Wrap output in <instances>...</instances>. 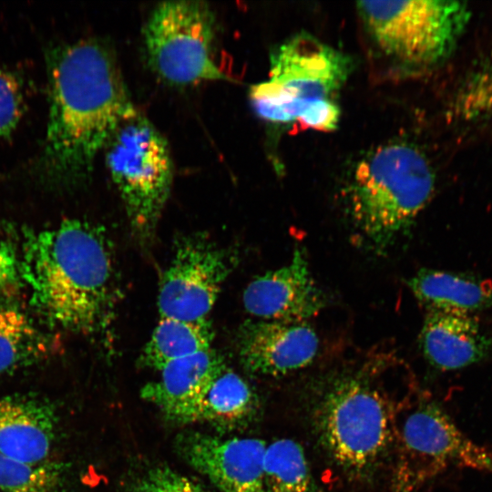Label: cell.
Wrapping results in <instances>:
<instances>
[{"instance_id": "cell-1", "label": "cell", "mask_w": 492, "mask_h": 492, "mask_svg": "<svg viewBox=\"0 0 492 492\" xmlns=\"http://www.w3.org/2000/svg\"><path fill=\"white\" fill-rule=\"evenodd\" d=\"M49 110L33 171L45 186L70 190L90 176L119 125L138 110L109 51L95 39L46 52Z\"/></svg>"}, {"instance_id": "cell-2", "label": "cell", "mask_w": 492, "mask_h": 492, "mask_svg": "<svg viewBox=\"0 0 492 492\" xmlns=\"http://www.w3.org/2000/svg\"><path fill=\"white\" fill-rule=\"evenodd\" d=\"M19 261L32 305L51 324L90 333L109 323L120 292L102 228L73 219L29 232Z\"/></svg>"}, {"instance_id": "cell-3", "label": "cell", "mask_w": 492, "mask_h": 492, "mask_svg": "<svg viewBox=\"0 0 492 492\" xmlns=\"http://www.w3.org/2000/svg\"><path fill=\"white\" fill-rule=\"evenodd\" d=\"M310 416L321 447L351 480H372L388 461L395 412L367 369L325 380L312 398Z\"/></svg>"}, {"instance_id": "cell-4", "label": "cell", "mask_w": 492, "mask_h": 492, "mask_svg": "<svg viewBox=\"0 0 492 492\" xmlns=\"http://www.w3.org/2000/svg\"><path fill=\"white\" fill-rule=\"evenodd\" d=\"M434 190L435 173L423 151L395 141L360 159L343 191L359 236L372 251L384 253L409 231Z\"/></svg>"}, {"instance_id": "cell-5", "label": "cell", "mask_w": 492, "mask_h": 492, "mask_svg": "<svg viewBox=\"0 0 492 492\" xmlns=\"http://www.w3.org/2000/svg\"><path fill=\"white\" fill-rule=\"evenodd\" d=\"M351 67V59L341 51L298 34L272 53L268 78L251 88L250 99L268 122L305 126L335 102Z\"/></svg>"}, {"instance_id": "cell-6", "label": "cell", "mask_w": 492, "mask_h": 492, "mask_svg": "<svg viewBox=\"0 0 492 492\" xmlns=\"http://www.w3.org/2000/svg\"><path fill=\"white\" fill-rule=\"evenodd\" d=\"M356 7L377 48L416 70L447 59L471 17L467 5L459 1H361Z\"/></svg>"}, {"instance_id": "cell-7", "label": "cell", "mask_w": 492, "mask_h": 492, "mask_svg": "<svg viewBox=\"0 0 492 492\" xmlns=\"http://www.w3.org/2000/svg\"><path fill=\"white\" fill-rule=\"evenodd\" d=\"M106 163L133 233L151 241L168 200L173 168L165 138L137 111L125 119L106 146Z\"/></svg>"}, {"instance_id": "cell-8", "label": "cell", "mask_w": 492, "mask_h": 492, "mask_svg": "<svg viewBox=\"0 0 492 492\" xmlns=\"http://www.w3.org/2000/svg\"><path fill=\"white\" fill-rule=\"evenodd\" d=\"M143 37L149 66L169 83L228 79L215 59L214 15L203 2L159 3L146 22Z\"/></svg>"}, {"instance_id": "cell-9", "label": "cell", "mask_w": 492, "mask_h": 492, "mask_svg": "<svg viewBox=\"0 0 492 492\" xmlns=\"http://www.w3.org/2000/svg\"><path fill=\"white\" fill-rule=\"evenodd\" d=\"M395 423L399 459L393 490L413 492L449 464L492 474V453L464 435L435 403L406 405Z\"/></svg>"}, {"instance_id": "cell-10", "label": "cell", "mask_w": 492, "mask_h": 492, "mask_svg": "<svg viewBox=\"0 0 492 492\" xmlns=\"http://www.w3.org/2000/svg\"><path fill=\"white\" fill-rule=\"evenodd\" d=\"M234 262L230 251L204 234L180 238L159 283L160 317L207 319Z\"/></svg>"}, {"instance_id": "cell-11", "label": "cell", "mask_w": 492, "mask_h": 492, "mask_svg": "<svg viewBox=\"0 0 492 492\" xmlns=\"http://www.w3.org/2000/svg\"><path fill=\"white\" fill-rule=\"evenodd\" d=\"M178 446L183 458L223 492H266L263 440L190 433L179 437Z\"/></svg>"}, {"instance_id": "cell-12", "label": "cell", "mask_w": 492, "mask_h": 492, "mask_svg": "<svg viewBox=\"0 0 492 492\" xmlns=\"http://www.w3.org/2000/svg\"><path fill=\"white\" fill-rule=\"evenodd\" d=\"M318 347V336L305 322L248 321L238 334L241 361L258 375L277 377L304 368Z\"/></svg>"}, {"instance_id": "cell-13", "label": "cell", "mask_w": 492, "mask_h": 492, "mask_svg": "<svg viewBox=\"0 0 492 492\" xmlns=\"http://www.w3.org/2000/svg\"><path fill=\"white\" fill-rule=\"evenodd\" d=\"M248 313L261 320L305 322L325 305L303 251L297 248L291 262L255 278L244 290Z\"/></svg>"}, {"instance_id": "cell-14", "label": "cell", "mask_w": 492, "mask_h": 492, "mask_svg": "<svg viewBox=\"0 0 492 492\" xmlns=\"http://www.w3.org/2000/svg\"><path fill=\"white\" fill-rule=\"evenodd\" d=\"M57 422L55 406L42 396H1L0 455L31 464L45 461L56 438Z\"/></svg>"}, {"instance_id": "cell-15", "label": "cell", "mask_w": 492, "mask_h": 492, "mask_svg": "<svg viewBox=\"0 0 492 492\" xmlns=\"http://www.w3.org/2000/svg\"><path fill=\"white\" fill-rule=\"evenodd\" d=\"M420 340L425 358L443 371L477 364L491 348V341L477 320L459 312H428Z\"/></svg>"}, {"instance_id": "cell-16", "label": "cell", "mask_w": 492, "mask_h": 492, "mask_svg": "<svg viewBox=\"0 0 492 492\" xmlns=\"http://www.w3.org/2000/svg\"><path fill=\"white\" fill-rule=\"evenodd\" d=\"M213 349L177 359L166 364L159 380L147 384L141 396L170 419L180 422L187 410L225 369Z\"/></svg>"}, {"instance_id": "cell-17", "label": "cell", "mask_w": 492, "mask_h": 492, "mask_svg": "<svg viewBox=\"0 0 492 492\" xmlns=\"http://www.w3.org/2000/svg\"><path fill=\"white\" fill-rule=\"evenodd\" d=\"M408 286L428 312H459L472 314L492 306V283L458 273L421 270Z\"/></svg>"}, {"instance_id": "cell-18", "label": "cell", "mask_w": 492, "mask_h": 492, "mask_svg": "<svg viewBox=\"0 0 492 492\" xmlns=\"http://www.w3.org/2000/svg\"><path fill=\"white\" fill-rule=\"evenodd\" d=\"M257 409L258 398L251 386L239 374L225 368L187 410L180 422L242 423L252 418Z\"/></svg>"}, {"instance_id": "cell-19", "label": "cell", "mask_w": 492, "mask_h": 492, "mask_svg": "<svg viewBox=\"0 0 492 492\" xmlns=\"http://www.w3.org/2000/svg\"><path fill=\"white\" fill-rule=\"evenodd\" d=\"M213 338L208 319L183 321L160 317L141 352L140 363L160 371L172 361L210 349Z\"/></svg>"}, {"instance_id": "cell-20", "label": "cell", "mask_w": 492, "mask_h": 492, "mask_svg": "<svg viewBox=\"0 0 492 492\" xmlns=\"http://www.w3.org/2000/svg\"><path fill=\"white\" fill-rule=\"evenodd\" d=\"M52 350L28 315L16 308L0 307V375L36 364Z\"/></svg>"}, {"instance_id": "cell-21", "label": "cell", "mask_w": 492, "mask_h": 492, "mask_svg": "<svg viewBox=\"0 0 492 492\" xmlns=\"http://www.w3.org/2000/svg\"><path fill=\"white\" fill-rule=\"evenodd\" d=\"M266 492H324L315 481L302 446L282 438L267 446Z\"/></svg>"}, {"instance_id": "cell-22", "label": "cell", "mask_w": 492, "mask_h": 492, "mask_svg": "<svg viewBox=\"0 0 492 492\" xmlns=\"http://www.w3.org/2000/svg\"><path fill=\"white\" fill-rule=\"evenodd\" d=\"M451 111L459 123L469 127L492 124V53L468 68L455 92Z\"/></svg>"}, {"instance_id": "cell-23", "label": "cell", "mask_w": 492, "mask_h": 492, "mask_svg": "<svg viewBox=\"0 0 492 492\" xmlns=\"http://www.w3.org/2000/svg\"><path fill=\"white\" fill-rule=\"evenodd\" d=\"M63 481L59 463L31 464L0 455V492H61Z\"/></svg>"}, {"instance_id": "cell-24", "label": "cell", "mask_w": 492, "mask_h": 492, "mask_svg": "<svg viewBox=\"0 0 492 492\" xmlns=\"http://www.w3.org/2000/svg\"><path fill=\"white\" fill-rule=\"evenodd\" d=\"M25 86L13 70L0 67V137L9 138L26 109Z\"/></svg>"}, {"instance_id": "cell-25", "label": "cell", "mask_w": 492, "mask_h": 492, "mask_svg": "<svg viewBox=\"0 0 492 492\" xmlns=\"http://www.w3.org/2000/svg\"><path fill=\"white\" fill-rule=\"evenodd\" d=\"M21 282L19 258L12 248L0 241V292L15 290Z\"/></svg>"}, {"instance_id": "cell-26", "label": "cell", "mask_w": 492, "mask_h": 492, "mask_svg": "<svg viewBox=\"0 0 492 492\" xmlns=\"http://www.w3.org/2000/svg\"><path fill=\"white\" fill-rule=\"evenodd\" d=\"M180 477L169 470L158 469L146 477L138 492H180Z\"/></svg>"}, {"instance_id": "cell-27", "label": "cell", "mask_w": 492, "mask_h": 492, "mask_svg": "<svg viewBox=\"0 0 492 492\" xmlns=\"http://www.w3.org/2000/svg\"><path fill=\"white\" fill-rule=\"evenodd\" d=\"M180 492H204L199 487L184 477H180Z\"/></svg>"}]
</instances>
